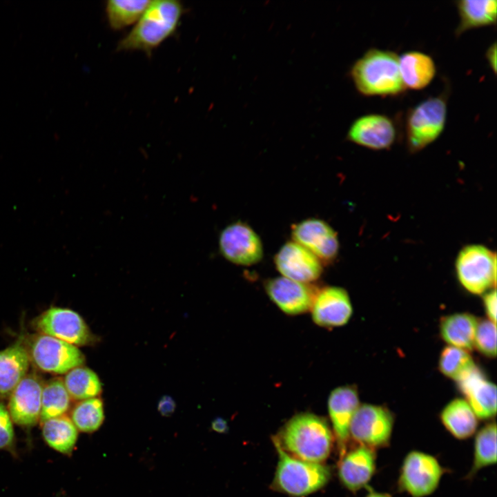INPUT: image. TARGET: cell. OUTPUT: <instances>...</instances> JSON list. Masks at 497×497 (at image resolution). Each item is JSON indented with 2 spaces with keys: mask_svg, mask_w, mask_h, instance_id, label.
<instances>
[{
  "mask_svg": "<svg viewBox=\"0 0 497 497\" xmlns=\"http://www.w3.org/2000/svg\"><path fill=\"white\" fill-rule=\"evenodd\" d=\"M273 438L291 456L313 463H321L329 457L333 442L327 421L310 413L294 416Z\"/></svg>",
  "mask_w": 497,
  "mask_h": 497,
  "instance_id": "obj_1",
  "label": "cell"
},
{
  "mask_svg": "<svg viewBox=\"0 0 497 497\" xmlns=\"http://www.w3.org/2000/svg\"><path fill=\"white\" fill-rule=\"evenodd\" d=\"M350 77L364 96L393 97L406 88L399 69V55L389 50L370 48L351 66Z\"/></svg>",
  "mask_w": 497,
  "mask_h": 497,
  "instance_id": "obj_2",
  "label": "cell"
},
{
  "mask_svg": "<svg viewBox=\"0 0 497 497\" xmlns=\"http://www.w3.org/2000/svg\"><path fill=\"white\" fill-rule=\"evenodd\" d=\"M184 12L179 1H152L129 33L118 43V50H141L150 56L154 49L173 35Z\"/></svg>",
  "mask_w": 497,
  "mask_h": 497,
  "instance_id": "obj_3",
  "label": "cell"
},
{
  "mask_svg": "<svg viewBox=\"0 0 497 497\" xmlns=\"http://www.w3.org/2000/svg\"><path fill=\"white\" fill-rule=\"evenodd\" d=\"M279 460L272 487L293 497H302L322 488L329 480V469L321 463L296 459L286 453L273 438Z\"/></svg>",
  "mask_w": 497,
  "mask_h": 497,
  "instance_id": "obj_4",
  "label": "cell"
},
{
  "mask_svg": "<svg viewBox=\"0 0 497 497\" xmlns=\"http://www.w3.org/2000/svg\"><path fill=\"white\" fill-rule=\"evenodd\" d=\"M447 94L430 97L410 109L405 119L407 145L418 152L433 142L444 130L447 113Z\"/></svg>",
  "mask_w": 497,
  "mask_h": 497,
  "instance_id": "obj_5",
  "label": "cell"
},
{
  "mask_svg": "<svg viewBox=\"0 0 497 497\" xmlns=\"http://www.w3.org/2000/svg\"><path fill=\"white\" fill-rule=\"evenodd\" d=\"M456 272L462 286L474 294L495 287L496 257L490 249L481 244L462 248L456 260Z\"/></svg>",
  "mask_w": 497,
  "mask_h": 497,
  "instance_id": "obj_6",
  "label": "cell"
},
{
  "mask_svg": "<svg viewBox=\"0 0 497 497\" xmlns=\"http://www.w3.org/2000/svg\"><path fill=\"white\" fill-rule=\"evenodd\" d=\"M446 469L429 454L413 450L405 457L398 480L400 491L412 497H425L438 488Z\"/></svg>",
  "mask_w": 497,
  "mask_h": 497,
  "instance_id": "obj_7",
  "label": "cell"
},
{
  "mask_svg": "<svg viewBox=\"0 0 497 497\" xmlns=\"http://www.w3.org/2000/svg\"><path fill=\"white\" fill-rule=\"evenodd\" d=\"M393 425V416L386 407L360 405L351 421L349 436L360 445L375 451L389 445Z\"/></svg>",
  "mask_w": 497,
  "mask_h": 497,
  "instance_id": "obj_8",
  "label": "cell"
},
{
  "mask_svg": "<svg viewBox=\"0 0 497 497\" xmlns=\"http://www.w3.org/2000/svg\"><path fill=\"white\" fill-rule=\"evenodd\" d=\"M28 353L39 369L52 373H66L85 362L84 355L77 347L44 334L32 340Z\"/></svg>",
  "mask_w": 497,
  "mask_h": 497,
  "instance_id": "obj_9",
  "label": "cell"
},
{
  "mask_svg": "<svg viewBox=\"0 0 497 497\" xmlns=\"http://www.w3.org/2000/svg\"><path fill=\"white\" fill-rule=\"evenodd\" d=\"M218 246L221 255L236 265L255 264L264 255L260 236L248 224L242 221L231 223L222 230Z\"/></svg>",
  "mask_w": 497,
  "mask_h": 497,
  "instance_id": "obj_10",
  "label": "cell"
},
{
  "mask_svg": "<svg viewBox=\"0 0 497 497\" xmlns=\"http://www.w3.org/2000/svg\"><path fill=\"white\" fill-rule=\"evenodd\" d=\"M40 334L59 339L75 346H84L94 337L84 319L77 312L66 308L51 307L35 322Z\"/></svg>",
  "mask_w": 497,
  "mask_h": 497,
  "instance_id": "obj_11",
  "label": "cell"
},
{
  "mask_svg": "<svg viewBox=\"0 0 497 497\" xmlns=\"http://www.w3.org/2000/svg\"><path fill=\"white\" fill-rule=\"evenodd\" d=\"M292 240L313 254L322 264H331L336 260L340 243L337 233L325 221L311 217L291 226Z\"/></svg>",
  "mask_w": 497,
  "mask_h": 497,
  "instance_id": "obj_12",
  "label": "cell"
},
{
  "mask_svg": "<svg viewBox=\"0 0 497 497\" xmlns=\"http://www.w3.org/2000/svg\"><path fill=\"white\" fill-rule=\"evenodd\" d=\"M274 263L282 277L305 284L317 280L323 271L320 260L293 240L286 242L278 250Z\"/></svg>",
  "mask_w": 497,
  "mask_h": 497,
  "instance_id": "obj_13",
  "label": "cell"
},
{
  "mask_svg": "<svg viewBox=\"0 0 497 497\" xmlns=\"http://www.w3.org/2000/svg\"><path fill=\"white\" fill-rule=\"evenodd\" d=\"M397 136L396 125L389 117L382 114H368L355 119L348 132L349 141L369 149H389Z\"/></svg>",
  "mask_w": 497,
  "mask_h": 497,
  "instance_id": "obj_14",
  "label": "cell"
},
{
  "mask_svg": "<svg viewBox=\"0 0 497 497\" xmlns=\"http://www.w3.org/2000/svg\"><path fill=\"white\" fill-rule=\"evenodd\" d=\"M43 384L35 375H26L9 396L8 410L14 423L35 426L40 420Z\"/></svg>",
  "mask_w": 497,
  "mask_h": 497,
  "instance_id": "obj_15",
  "label": "cell"
},
{
  "mask_svg": "<svg viewBox=\"0 0 497 497\" xmlns=\"http://www.w3.org/2000/svg\"><path fill=\"white\" fill-rule=\"evenodd\" d=\"M266 294L277 306L288 315H299L311 310L317 289L284 277H277L264 282Z\"/></svg>",
  "mask_w": 497,
  "mask_h": 497,
  "instance_id": "obj_16",
  "label": "cell"
},
{
  "mask_svg": "<svg viewBox=\"0 0 497 497\" xmlns=\"http://www.w3.org/2000/svg\"><path fill=\"white\" fill-rule=\"evenodd\" d=\"M311 311L317 325L332 328L348 322L352 315V306L345 289L330 286L317 291Z\"/></svg>",
  "mask_w": 497,
  "mask_h": 497,
  "instance_id": "obj_17",
  "label": "cell"
},
{
  "mask_svg": "<svg viewBox=\"0 0 497 497\" xmlns=\"http://www.w3.org/2000/svg\"><path fill=\"white\" fill-rule=\"evenodd\" d=\"M327 405L341 458L347 452L351 421L360 405L356 388L347 385L334 389L329 396Z\"/></svg>",
  "mask_w": 497,
  "mask_h": 497,
  "instance_id": "obj_18",
  "label": "cell"
},
{
  "mask_svg": "<svg viewBox=\"0 0 497 497\" xmlns=\"http://www.w3.org/2000/svg\"><path fill=\"white\" fill-rule=\"evenodd\" d=\"M457 382L478 419L487 420L495 416L496 385L487 380L476 366L464 374Z\"/></svg>",
  "mask_w": 497,
  "mask_h": 497,
  "instance_id": "obj_19",
  "label": "cell"
},
{
  "mask_svg": "<svg viewBox=\"0 0 497 497\" xmlns=\"http://www.w3.org/2000/svg\"><path fill=\"white\" fill-rule=\"evenodd\" d=\"M376 469L375 451L360 445L340 458L338 476L343 486L356 491L368 485Z\"/></svg>",
  "mask_w": 497,
  "mask_h": 497,
  "instance_id": "obj_20",
  "label": "cell"
},
{
  "mask_svg": "<svg viewBox=\"0 0 497 497\" xmlns=\"http://www.w3.org/2000/svg\"><path fill=\"white\" fill-rule=\"evenodd\" d=\"M30 358L21 342L0 351V397L8 398L27 375Z\"/></svg>",
  "mask_w": 497,
  "mask_h": 497,
  "instance_id": "obj_21",
  "label": "cell"
},
{
  "mask_svg": "<svg viewBox=\"0 0 497 497\" xmlns=\"http://www.w3.org/2000/svg\"><path fill=\"white\" fill-rule=\"evenodd\" d=\"M399 69L405 88L411 90L426 88L436 73L432 57L417 50L407 51L399 56Z\"/></svg>",
  "mask_w": 497,
  "mask_h": 497,
  "instance_id": "obj_22",
  "label": "cell"
},
{
  "mask_svg": "<svg viewBox=\"0 0 497 497\" xmlns=\"http://www.w3.org/2000/svg\"><path fill=\"white\" fill-rule=\"evenodd\" d=\"M440 420L445 429L456 438L465 440L476 431L478 418L466 400L456 398L442 410Z\"/></svg>",
  "mask_w": 497,
  "mask_h": 497,
  "instance_id": "obj_23",
  "label": "cell"
},
{
  "mask_svg": "<svg viewBox=\"0 0 497 497\" xmlns=\"http://www.w3.org/2000/svg\"><path fill=\"white\" fill-rule=\"evenodd\" d=\"M459 23L455 34L457 37L465 32L496 23L497 2L495 0H460L456 1Z\"/></svg>",
  "mask_w": 497,
  "mask_h": 497,
  "instance_id": "obj_24",
  "label": "cell"
},
{
  "mask_svg": "<svg viewBox=\"0 0 497 497\" xmlns=\"http://www.w3.org/2000/svg\"><path fill=\"white\" fill-rule=\"evenodd\" d=\"M478 322L476 317L469 313L447 315L440 322L441 336L450 346L471 350L474 347Z\"/></svg>",
  "mask_w": 497,
  "mask_h": 497,
  "instance_id": "obj_25",
  "label": "cell"
},
{
  "mask_svg": "<svg viewBox=\"0 0 497 497\" xmlns=\"http://www.w3.org/2000/svg\"><path fill=\"white\" fill-rule=\"evenodd\" d=\"M41 423L42 436L47 445L61 454H70L77 442L79 431L71 419L63 415Z\"/></svg>",
  "mask_w": 497,
  "mask_h": 497,
  "instance_id": "obj_26",
  "label": "cell"
},
{
  "mask_svg": "<svg viewBox=\"0 0 497 497\" xmlns=\"http://www.w3.org/2000/svg\"><path fill=\"white\" fill-rule=\"evenodd\" d=\"M63 382L70 398L76 400L96 398L102 390L98 376L90 369L83 366L67 372Z\"/></svg>",
  "mask_w": 497,
  "mask_h": 497,
  "instance_id": "obj_27",
  "label": "cell"
},
{
  "mask_svg": "<svg viewBox=\"0 0 497 497\" xmlns=\"http://www.w3.org/2000/svg\"><path fill=\"white\" fill-rule=\"evenodd\" d=\"M473 463L467 477L496 463V424L491 422L482 427L474 440Z\"/></svg>",
  "mask_w": 497,
  "mask_h": 497,
  "instance_id": "obj_28",
  "label": "cell"
},
{
  "mask_svg": "<svg viewBox=\"0 0 497 497\" xmlns=\"http://www.w3.org/2000/svg\"><path fill=\"white\" fill-rule=\"evenodd\" d=\"M70 404L68 394L62 380L55 378L43 385L40 421L65 415Z\"/></svg>",
  "mask_w": 497,
  "mask_h": 497,
  "instance_id": "obj_29",
  "label": "cell"
},
{
  "mask_svg": "<svg viewBox=\"0 0 497 497\" xmlns=\"http://www.w3.org/2000/svg\"><path fill=\"white\" fill-rule=\"evenodd\" d=\"M151 1H108L106 5V13L110 26L114 30H120L138 21Z\"/></svg>",
  "mask_w": 497,
  "mask_h": 497,
  "instance_id": "obj_30",
  "label": "cell"
},
{
  "mask_svg": "<svg viewBox=\"0 0 497 497\" xmlns=\"http://www.w3.org/2000/svg\"><path fill=\"white\" fill-rule=\"evenodd\" d=\"M70 418L78 431L88 433L97 431L105 419L103 401L97 397L79 401Z\"/></svg>",
  "mask_w": 497,
  "mask_h": 497,
  "instance_id": "obj_31",
  "label": "cell"
},
{
  "mask_svg": "<svg viewBox=\"0 0 497 497\" xmlns=\"http://www.w3.org/2000/svg\"><path fill=\"white\" fill-rule=\"evenodd\" d=\"M475 366L468 351L450 345L442 349L438 362L442 373L456 381Z\"/></svg>",
  "mask_w": 497,
  "mask_h": 497,
  "instance_id": "obj_32",
  "label": "cell"
},
{
  "mask_svg": "<svg viewBox=\"0 0 497 497\" xmlns=\"http://www.w3.org/2000/svg\"><path fill=\"white\" fill-rule=\"evenodd\" d=\"M474 346L482 354L489 358L496 355V327L489 320L478 322Z\"/></svg>",
  "mask_w": 497,
  "mask_h": 497,
  "instance_id": "obj_33",
  "label": "cell"
},
{
  "mask_svg": "<svg viewBox=\"0 0 497 497\" xmlns=\"http://www.w3.org/2000/svg\"><path fill=\"white\" fill-rule=\"evenodd\" d=\"M15 436L8 408L0 401V449L13 452Z\"/></svg>",
  "mask_w": 497,
  "mask_h": 497,
  "instance_id": "obj_34",
  "label": "cell"
},
{
  "mask_svg": "<svg viewBox=\"0 0 497 497\" xmlns=\"http://www.w3.org/2000/svg\"><path fill=\"white\" fill-rule=\"evenodd\" d=\"M483 303L489 320L496 321V291L495 289L487 293L483 298Z\"/></svg>",
  "mask_w": 497,
  "mask_h": 497,
  "instance_id": "obj_35",
  "label": "cell"
},
{
  "mask_svg": "<svg viewBox=\"0 0 497 497\" xmlns=\"http://www.w3.org/2000/svg\"><path fill=\"white\" fill-rule=\"evenodd\" d=\"M175 407L174 400L168 396L162 397L157 405L158 411L164 416H170L175 411Z\"/></svg>",
  "mask_w": 497,
  "mask_h": 497,
  "instance_id": "obj_36",
  "label": "cell"
},
{
  "mask_svg": "<svg viewBox=\"0 0 497 497\" xmlns=\"http://www.w3.org/2000/svg\"><path fill=\"white\" fill-rule=\"evenodd\" d=\"M486 60L494 74L496 73V43L494 41L487 49Z\"/></svg>",
  "mask_w": 497,
  "mask_h": 497,
  "instance_id": "obj_37",
  "label": "cell"
},
{
  "mask_svg": "<svg viewBox=\"0 0 497 497\" xmlns=\"http://www.w3.org/2000/svg\"><path fill=\"white\" fill-rule=\"evenodd\" d=\"M212 429L219 433H226L228 430L226 421L221 418L215 419L211 424Z\"/></svg>",
  "mask_w": 497,
  "mask_h": 497,
  "instance_id": "obj_38",
  "label": "cell"
},
{
  "mask_svg": "<svg viewBox=\"0 0 497 497\" xmlns=\"http://www.w3.org/2000/svg\"><path fill=\"white\" fill-rule=\"evenodd\" d=\"M365 497H391L388 494L378 493L371 491Z\"/></svg>",
  "mask_w": 497,
  "mask_h": 497,
  "instance_id": "obj_39",
  "label": "cell"
}]
</instances>
